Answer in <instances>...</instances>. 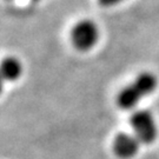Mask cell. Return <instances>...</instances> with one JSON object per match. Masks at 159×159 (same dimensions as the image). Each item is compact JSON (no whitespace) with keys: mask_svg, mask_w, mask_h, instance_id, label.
Instances as JSON below:
<instances>
[{"mask_svg":"<svg viewBox=\"0 0 159 159\" xmlns=\"http://www.w3.org/2000/svg\"><path fill=\"white\" fill-rule=\"evenodd\" d=\"M130 126L132 127L133 134L138 138V140L150 145L153 144L158 136L157 123L153 114L148 110H137L130 117Z\"/></svg>","mask_w":159,"mask_h":159,"instance_id":"obj_2","label":"cell"},{"mask_svg":"<svg viewBox=\"0 0 159 159\" xmlns=\"http://www.w3.org/2000/svg\"><path fill=\"white\" fill-rule=\"evenodd\" d=\"M157 86L158 79L153 73L142 72L118 93L117 105L124 111L133 110L142 99L153 93Z\"/></svg>","mask_w":159,"mask_h":159,"instance_id":"obj_1","label":"cell"},{"mask_svg":"<svg viewBox=\"0 0 159 159\" xmlns=\"http://www.w3.org/2000/svg\"><path fill=\"white\" fill-rule=\"evenodd\" d=\"M142 143L134 134L127 132H120L114 137L112 150L120 159H132L139 151Z\"/></svg>","mask_w":159,"mask_h":159,"instance_id":"obj_4","label":"cell"},{"mask_svg":"<svg viewBox=\"0 0 159 159\" xmlns=\"http://www.w3.org/2000/svg\"><path fill=\"white\" fill-rule=\"evenodd\" d=\"M99 29L96 23L90 19H83L74 25L71 33L70 39L72 45L81 52L90 51L97 45L99 40Z\"/></svg>","mask_w":159,"mask_h":159,"instance_id":"obj_3","label":"cell"},{"mask_svg":"<svg viewBox=\"0 0 159 159\" xmlns=\"http://www.w3.org/2000/svg\"><path fill=\"white\" fill-rule=\"evenodd\" d=\"M33 1H40V0H33Z\"/></svg>","mask_w":159,"mask_h":159,"instance_id":"obj_7","label":"cell"},{"mask_svg":"<svg viewBox=\"0 0 159 159\" xmlns=\"http://www.w3.org/2000/svg\"><path fill=\"white\" fill-rule=\"evenodd\" d=\"M121 1H124V0H98V4L102 7H112V6L120 4Z\"/></svg>","mask_w":159,"mask_h":159,"instance_id":"obj_6","label":"cell"},{"mask_svg":"<svg viewBox=\"0 0 159 159\" xmlns=\"http://www.w3.org/2000/svg\"><path fill=\"white\" fill-rule=\"evenodd\" d=\"M23 74V65L16 57H6L1 63V78L4 81H16Z\"/></svg>","mask_w":159,"mask_h":159,"instance_id":"obj_5","label":"cell"}]
</instances>
